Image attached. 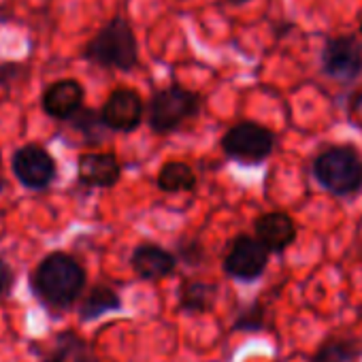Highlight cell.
<instances>
[{"label": "cell", "mask_w": 362, "mask_h": 362, "mask_svg": "<svg viewBox=\"0 0 362 362\" xmlns=\"http://www.w3.org/2000/svg\"><path fill=\"white\" fill-rule=\"evenodd\" d=\"M86 288L83 267L64 252L45 256L33 273V290L52 309H69Z\"/></svg>", "instance_id": "obj_1"}, {"label": "cell", "mask_w": 362, "mask_h": 362, "mask_svg": "<svg viewBox=\"0 0 362 362\" xmlns=\"http://www.w3.org/2000/svg\"><path fill=\"white\" fill-rule=\"evenodd\" d=\"M83 58L103 69L132 71L139 62V45L130 24L124 18H113L86 45Z\"/></svg>", "instance_id": "obj_2"}, {"label": "cell", "mask_w": 362, "mask_h": 362, "mask_svg": "<svg viewBox=\"0 0 362 362\" xmlns=\"http://www.w3.org/2000/svg\"><path fill=\"white\" fill-rule=\"evenodd\" d=\"M313 175L328 192L347 197L362 188V160L347 145L328 147L313 160Z\"/></svg>", "instance_id": "obj_3"}, {"label": "cell", "mask_w": 362, "mask_h": 362, "mask_svg": "<svg viewBox=\"0 0 362 362\" xmlns=\"http://www.w3.org/2000/svg\"><path fill=\"white\" fill-rule=\"evenodd\" d=\"M201 107L199 94L181 88L170 86L164 90H158L147 107V122L153 132H170L179 128L186 119L194 117Z\"/></svg>", "instance_id": "obj_4"}, {"label": "cell", "mask_w": 362, "mask_h": 362, "mask_svg": "<svg viewBox=\"0 0 362 362\" xmlns=\"http://www.w3.org/2000/svg\"><path fill=\"white\" fill-rule=\"evenodd\" d=\"M275 147V134L254 122L235 124L222 139V149L228 158L243 164H258L269 158Z\"/></svg>", "instance_id": "obj_5"}, {"label": "cell", "mask_w": 362, "mask_h": 362, "mask_svg": "<svg viewBox=\"0 0 362 362\" xmlns=\"http://www.w3.org/2000/svg\"><path fill=\"white\" fill-rule=\"evenodd\" d=\"M11 166H13V175L18 177V181L28 190L49 188L52 181L56 179V170H58L52 153L37 143H28V145L20 147L13 153Z\"/></svg>", "instance_id": "obj_6"}, {"label": "cell", "mask_w": 362, "mask_h": 362, "mask_svg": "<svg viewBox=\"0 0 362 362\" xmlns=\"http://www.w3.org/2000/svg\"><path fill=\"white\" fill-rule=\"evenodd\" d=\"M322 71L337 81H354L362 75V41L345 35L326 41L322 52Z\"/></svg>", "instance_id": "obj_7"}, {"label": "cell", "mask_w": 362, "mask_h": 362, "mask_svg": "<svg viewBox=\"0 0 362 362\" xmlns=\"http://www.w3.org/2000/svg\"><path fill=\"white\" fill-rule=\"evenodd\" d=\"M269 250L254 237L241 235L233 241L226 258H224V271L226 275L241 279V281H254L258 279L267 264H269Z\"/></svg>", "instance_id": "obj_8"}, {"label": "cell", "mask_w": 362, "mask_h": 362, "mask_svg": "<svg viewBox=\"0 0 362 362\" xmlns=\"http://www.w3.org/2000/svg\"><path fill=\"white\" fill-rule=\"evenodd\" d=\"M100 117L109 130L132 132L143 119V100L130 88H117L109 94L100 109Z\"/></svg>", "instance_id": "obj_9"}, {"label": "cell", "mask_w": 362, "mask_h": 362, "mask_svg": "<svg viewBox=\"0 0 362 362\" xmlns=\"http://www.w3.org/2000/svg\"><path fill=\"white\" fill-rule=\"evenodd\" d=\"M83 86L75 79H58L49 83L41 96L43 111L54 119H71L83 107Z\"/></svg>", "instance_id": "obj_10"}, {"label": "cell", "mask_w": 362, "mask_h": 362, "mask_svg": "<svg viewBox=\"0 0 362 362\" xmlns=\"http://www.w3.org/2000/svg\"><path fill=\"white\" fill-rule=\"evenodd\" d=\"M77 177L88 188H113L122 177V164L113 153H83L77 162Z\"/></svg>", "instance_id": "obj_11"}, {"label": "cell", "mask_w": 362, "mask_h": 362, "mask_svg": "<svg viewBox=\"0 0 362 362\" xmlns=\"http://www.w3.org/2000/svg\"><path fill=\"white\" fill-rule=\"evenodd\" d=\"M256 239L269 250V252H284L296 241V224L288 214L271 211L256 220L254 224Z\"/></svg>", "instance_id": "obj_12"}, {"label": "cell", "mask_w": 362, "mask_h": 362, "mask_svg": "<svg viewBox=\"0 0 362 362\" xmlns=\"http://www.w3.org/2000/svg\"><path fill=\"white\" fill-rule=\"evenodd\" d=\"M130 264H132L134 273L141 279H145V281H160V279H166L168 275L175 273L177 258L170 252H166L164 247H160V245L145 243V245H139L132 252Z\"/></svg>", "instance_id": "obj_13"}, {"label": "cell", "mask_w": 362, "mask_h": 362, "mask_svg": "<svg viewBox=\"0 0 362 362\" xmlns=\"http://www.w3.org/2000/svg\"><path fill=\"white\" fill-rule=\"evenodd\" d=\"M45 362H96L92 347L73 330L60 332Z\"/></svg>", "instance_id": "obj_14"}, {"label": "cell", "mask_w": 362, "mask_h": 362, "mask_svg": "<svg viewBox=\"0 0 362 362\" xmlns=\"http://www.w3.org/2000/svg\"><path fill=\"white\" fill-rule=\"evenodd\" d=\"M158 188L162 192H190L197 188V175L186 162L170 160L158 173Z\"/></svg>", "instance_id": "obj_15"}, {"label": "cell", "mask_w": 362, "mask_h": 362, "mask_svg": "<svg viewBox=\"0 0 362 362\" xmlns=\"http://www.w3.org/2000/svg\"><path fill=\"white\" fill-rule=\"evenodd\" d=\"M362 358V343L354 337L326 339L311 362H358Z\"/></svg>", "instance_id": "obj_16"}, {"label": "cell", "mask_w": 362, "mask_h": 362, "mask_svg": "<svg viewBox=\"0 0 362 362\" xmlns=\"http://www.w3.org/2000/svg\"><path fill=\"white\" fill-rule=\"evenodd\" d=\"M119 309H122V300L115 290H111L109 286H94L79 307V317L83 322H90Z\"/></svg>", "instance_id": "obj_17"}, {"label": "cell", "mask_w": 362, "mask_h": 362, "mask_svg": "<svg viewBox=\"0 0 362 362\" xmlns=\"http://www.w3.org/2000/svg\"><path fill=\"white\" fill-rule=\"evenodd\" d=\"M218 296V288L214 284H205V281H186L181 286L179 292V303L181 309L188 313H205L214 307Z\"/></svg>", "instance_id": "obj_18"}, {"label": "cell", "mask_w": 362, "mask_h": 362, "mask_svg": "<svg viewBox=\"0 0 362 362\" xmlns=\"http://www.w3.org/2000/svg\"><path fill=\"white\" fill-rule=\"evenodd\" d=\"M24 75V66L22 64H3L0 66V86L3 88H11L16 83L18 77Z\"/></svg>", "instance_id": "obj_19"}, {"label": "cell", "mask_w": 362, "mask_h": 362, "mask_svg": "<svg viewBox=\"0 0 362 362\" xmlns=\"http://www.w3.org/2000/svg\"><path fill=\"white\" fill-rule=\"evenodd\" d=\"M235 326L237 328H243V330H258L262 326V311H260V307H254L252 313L239 317Z\"/></svg>", "instance_id": "obj_20"}, {"label": "cell", "mask_w": 362, "mask_h": 362, "mask_svg": "<svg viewBox=\"0 0 362 362\" xmlns=\"http://www.w3.org/2000/svg\"><path fill=\"white\" fill-rule=\"evenodd\" d=\"M13 286V271L11 267L0 258V296H5Z\"/></svg>", "instance_id": "obj_21"}, {"label": "cell", "mask_w": 362, "mask_h": 362, "mask_svg": "<svg viewBox=\"0 0 362 362\" xmlns=\"http://www.w3.org/2000/svg\"><path fill=\"white\" fill-rule=\"evenodd\" d=\"M7 190V179L3 177V173H0V194H3Z\"/></svg>", "instance_id": "obj_22"}, {"label": "cell", "mask_w": 362, "mask_h": 362, "mask_svg": "<svg viewBox=\"0 0 362 362\" xmlns=\"http://www.w3.org/2000/svg\"><path fill=\"white\" fill-rule=\"evenodd\" d=\"M228 5H241V3H247V0H224Z\"/></svg>", "instance_id": "obj_23"}, {"label": "cell", "mask_w": 362, "mask_h": 362, "mask_svg": "<svg viewBox=\"0 0 362 362\" xmlns=\"http://www.w3.org/2000/svg\"><path fill=\"white\" fill-rule=\"evenodd\" d=\"M360 33H362V26H360Z\"/></svg>", "instance_id": "obj_24"}]
</instances>
